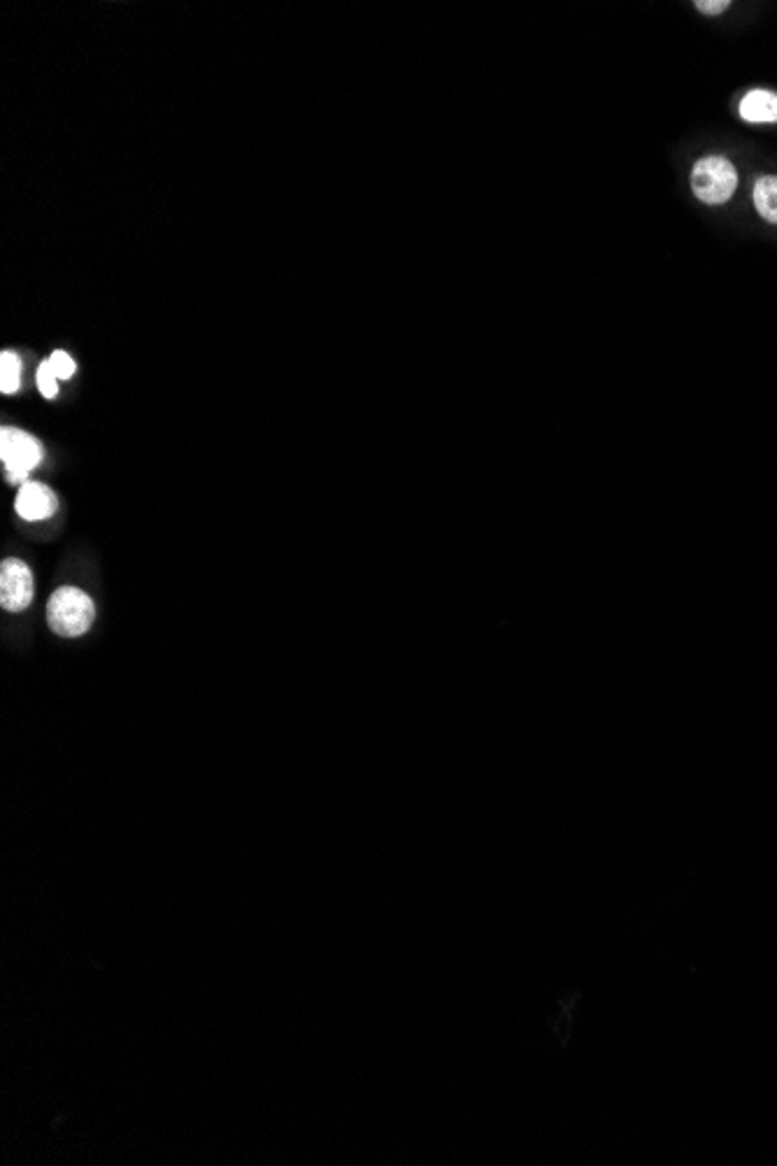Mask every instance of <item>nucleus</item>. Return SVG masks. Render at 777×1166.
Wrapping results in <instances>:
<instances>
[{
  "label": "nucleus",
  "mask_w": 777,
  "mask_h": 1166,
  "mask_svg": "<svg viewBox=\"0 0 777 1166\" xmlns=\"http://www.w3.org/2000/svg\"><path fill=\"white\" fill-rule=\"evenodd\" d=\"M19 380H22V361L14 352H3V357H0V392H17Z\"/></svg>",
  "instance_id": "6e6552de"
},
{
  "label": "nucleus",
  "mask_w": 777,
  "mask_h": 1166,
  "mask_svg": "<svg viewBox=\"0 0 777 1166\" xmlns=\"http://www.w3.org/2000/svg\"><path fill=\"white\" fill-rule=\"evenodd\" d=\"M0 457H3L8 480L24 482L31 470L43 459V447L40 443L17 428H3L0 434Z\"/></svg>",
  "instance_id": "7ed1b4c3"
},
{
  "label": "nucleus",
  "mask_w": 777,
  "mask_h": 1166,
  "mask_svg": "<svg viewBox=\"0 0 777 1166\" xmlns=\"http://www.w3.org/2000/svg\"><path fill=\"white\" fill-rule=\"evenodd\" d=\"M754 208L768 224H777V175H764L754 182Z\"/></svg>",
  "instance_id": "0eeeda50"
},
{
  "label": "nucleus",
  "mask_w": 777,
  "mask_h": 1166,
  "mask_svg": "<svg viewBox=\"0 0 777 1166\" xmlns=\"http://www.w3.org/2000/svg\"><path fill=\"white\" fill-rule=\"evenodd\" d=\"M56 380H58V378H56V373H54V368H52L50 359L40 363V368H37V386H40V392H43L45 399H54V396L58 394V384H56Z\"/></svg>",
  "instance_id": "1a4fd4ad"
},
{
  "label": "nucleus",
  "mask_w": 777,
  "mask_h": 1166,
  "mask_svg": "<svg viewBox=\"0 0 777 1166\" xmlns=\"http://www.w3.org/2000/svg\"><path fill=\"white\" fill-rule=\"evenodd\" d=\"M741 117L749 124H770L777 121V94L754 89L741 100Z\"/></svg>",
  "instance_id": "423d86ee"
},
{
  "label": "nucleus",
  "mask_w": 777,
  "mask_h": 1166,
  "mask_svg": "<svg viewBox=\"0 0 777 1166\" xmlns=\"http://www.w3.org/2000/svg\"><path fill=\"white\" fill-rule=\"evenodd\" d=\"M14 510L19 517L24 520H31V522H37V520H47L56 513V497L50 487L40 484V482H26L22 489H19L17 494V501H14Z\"/></svg>",
  "instance_id": "39448f33"
},
{
  "label": "nucleus",
  "mask_w": 777,
  "mask_h": 1166,
  "mask_svg": "<svg viewBox=\"0 0 777 1166\" xmlns=\"http://www.w3.org/2000/svg\"><path fill=\"white\" fill-rule=\"evenodd\" d=\"M691 189L705 206H724L738 189V171L726 156H703L693 163Z\"/></svg>",
  "instance_id": "f03ea898"
},
{
  "label": "nucleus",
  "mask_w": 777,
  "mask_h": 1166,
  "mask_svg": "<svg viewBox=\"0 0 777 1166\" xmlns=\"http://www.w3.org/2000/svg\"><path fill=\"white\" fill-rule=\"evenodd\" d=\"M726 8H731L729 0H699V3H697V10L701 14H708V17H718V14L726 12Z\"/></svg>",
  "instance_id": "9b49d317"
},
{
  "label": "nucleus",
  "mask_w": 777,
  "mask_h": 1166,
  "mask_svg": "<svg viewBox=\"0 0 777 1166\" xmlns=\"http://www.w3.org/2000/svg\"><path fill=\"white\" fill-rule=\"evenodd\" d=\"M50 363H52V368H54V373H56L58 380H68V378L75 373V361L70 359V355L61 352V350L54 352V355L50 357Z\"/></svg>",
  "instance_id": "9d476101"
},
{
  "label": "nucleus",
  "mask_w": 777,
  "mask_h": 1166,
  "mask_svg": "<svg viewBox=\"0 0 777 1166\" xmlns=\"http://www.w3.org/2000/svg\"><path fill=\"white\" fill-rule=\"evenodd\" d=\"M33 573L19 559H6L0 566V606L10 612L26 610L33 603Z\"/></svg>",
  "instance_id": "20e7f679"
},
{
  "label": "nucleus",
  "mask_w": 777,
  "mask_h": 1166,
  "mask_svg": "<svg viewBox=\"0 0 777 1166\" xmlns=\"http://www.w3.org/2000/svg\"><path fill=\"white\" fill-rule=\"evenodd\" d=\"M94 601L77 587L56 589L47 603V622L54 633L77 639L87 633L94 622Z\"/></svg>",
  "instance_id": "f257e3e1"
}]
</instances>
